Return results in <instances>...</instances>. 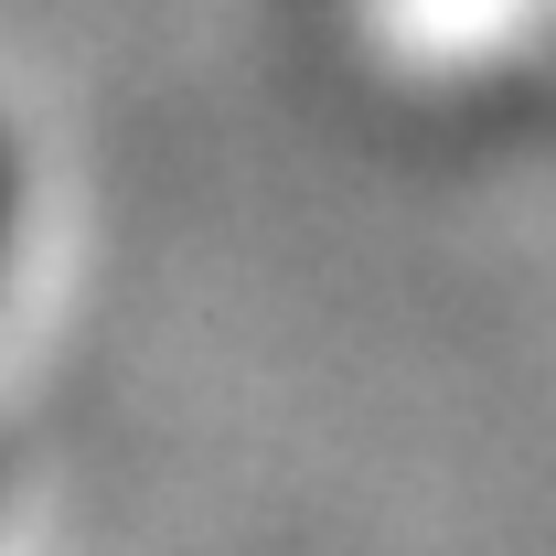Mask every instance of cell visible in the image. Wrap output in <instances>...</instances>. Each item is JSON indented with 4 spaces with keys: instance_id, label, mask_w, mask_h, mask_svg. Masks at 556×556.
<instances>
[{
    "instance_id": "6da1fadb",
    "label": "cell",
    "mask_w": 556,
    "mask_h": 556,
    "mask_svg": "<svg viewBox=\"0 0 556 556\" xmlns=\"http://www.w3.org/2000/svg\"><path fill=\"white\" fill-rule=\"evenodd\" d=\"M0 236H11V150H0Z\"/></svg>"
}]
</instances>
